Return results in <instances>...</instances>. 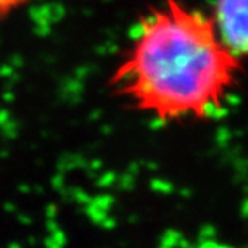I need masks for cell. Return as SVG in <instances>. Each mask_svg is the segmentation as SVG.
<instances>
[{"instance_id":"1","label":"cell","mask_w":248,"mask_h":248,"mask_svg":"<svg viewBox=\"0 0 248 248\" xmlns=\"http://www.w3.org/2000/svg\"><path fill=\"white\" fill-rule=\"evenodd\" d=\"M242 60L210 15L182 0H160L139 21L110 86L127 107L156 121L206 120L234 91Z\"/></svg>"},{"instance_id":"2","label":"cell","mask_w":248,"mask_h":248,"mask_svg":"<svg viewBox=\"0 0 248 248\" xmlns=\"http://www.w3.org/2000/svg\"><path fill=\"white\" fill-rule=\"evenodd\" d=\"M210 16L222 44L242 62L248 58V0H216Z\"/></svg>"},{"instance_id":"3","label":"cell","mask_w":248,"mask_h":248,"mask_svg":"<svg viewBox=\"0 0 248 248\" xmlns=\"http://www.w3.org/2000/svg\"><path fill=\"white\" fill-rule=\"evenodd\" d=\"M28 2L29 0H0V21L13 12H16L18 8H21L23 5H26Z\"/></svg>"}]
</instances>
